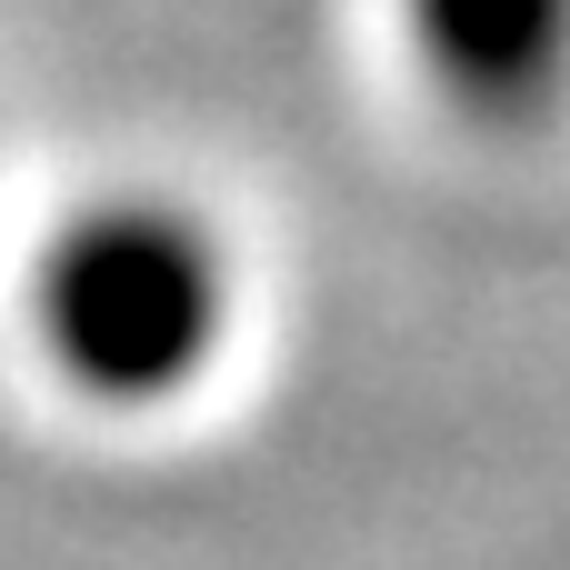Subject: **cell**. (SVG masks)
<instances>
[{
	"mask_svg": "<svg viewBox=\"0 0 570 570\" xmlns=\"http://www.w3.org/2000/svg\"><path fill=\"white\" fill-rule=\"evenodd\" d=\"M50 361L90 401H170L210 371L230 321L220 240L170 200H100L50 230L30 281Z\"/></svg>",
	"mask_w": 570,
	"mask_h": 570,
	"instance_id": "cell-1",
	"label": "cell"
},
{
	"mask_svg": "<svg viewBox=\"0 0 570 570\" xmlns=\"http://www.w3.org/2000/svg\"><path fill=\"white\" fill-rule=\"evenodd\" d=\"M401 20L471 120H541L570 90V0H401Z\"/></svg>",
	"mask_w": 570,
	"mask_h": 570,
	"instance_id": "cell-2",
	"label": "cell"
}]
</instances>
